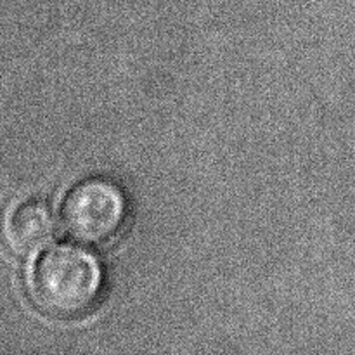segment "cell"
Returning a JSON list of instances; mask_svg holds the SVG:
<instances>
[{"label":"cell","mask_w":355,"mask_h":355,"mask_svg":"<svg viewBox=\"0 0 355 355\" xmlns=\"http://www.w3.org/2000/svg\"><path fill=\"white\" fill-rule=\"evenodd\" d=\"M103 270L89 252L61 245L47 250L31 269L30 295L44 314L76 319L92 311L103 293Z\"/></svg>","instance_id":"1"},{"label":"cell","mask_w":355,"mask_h":355,"mask_svg":"<svg viewBox=\"0 0 355 355\" xmlns=\"http://www.w3.org/2000/svg\"><path fill=\"white\" fill-rule=\"evenodd\" d=\"M127 198L107 179H89L73 187L62 203L66 232L83 245L113 241L127 222Z\"/></svg>","instance_id":"2"},{"label":"cell","mask_w":355,"mask_h":355,"mask_svg":"<svg viewBox=\"0 0 355 355\" xmlns=\"http://www.w3.org/2000/svg\"><path fill=\"white\" fill-rule=\"evenodd\" d=\"M55 236L52 208L42 200L17 203L3 222V238L16 255H33Z\"/></svg>","instance_id":"3"}]
</instances>
